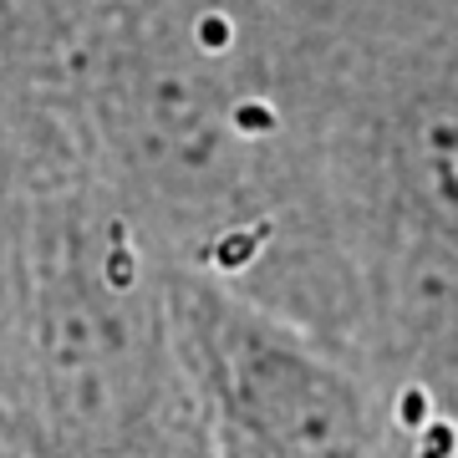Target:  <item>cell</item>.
I'll use <instances>...</instances> for the list:
<instances>
[{"mask_svg":"<svg viewBox=\"0 0 458 458\" xmlns=\"http://www.w3.org/2000/svg\"><path fill=\"white\" fill-rule=\"evenodd\" d=\"M331 342L458 403V31L321 51Z\"/></svg>","mask_w":458,"mask_h":458,"instance_id":"1","label":"cell"},{"mask_svg":"<svg viewBox=\"0 0 458 458\" xmlns=\"http://www.w3.org/2000/svg\"><path fill=\"white\" fill-rule=\"evenodd\" d=\"M164 295L214 458H458L454 397L403 387L189 265H168Z\"/></svg>","mask_w":458,"mask_h":458,"instance_id":"2","label":"cell"}]
</instances>
